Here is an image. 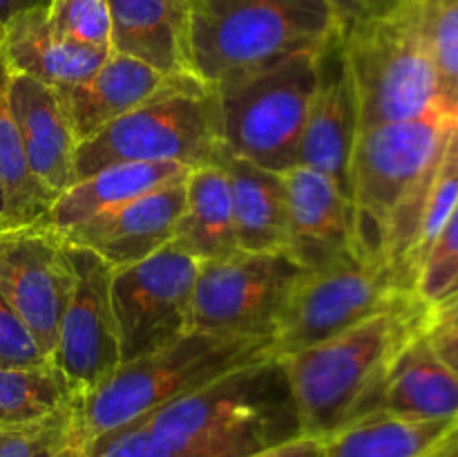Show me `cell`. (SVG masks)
<instances>
[{
	"label": "cell",
	"mask_w": 458,
	"mask_h": 457,
	"mask_svg": "<svg viewBox=\"0 0 458 457\" xmlns=\"http://www.w3.org/2000/svg\"><path fill=\"white\" fill-rule=\"evenodd\" d=\"M3 211H4V200H3V182H0V228H3Z\"/></svg>",
	"instance_id": "60d3db41"
},
{
	"label": "cell",
	"mask_w": 458,
	"mask_h": 457,
	"mask_svg": "<svg viewBox=\"0 0 458 457\" xmlns=\"http://www.w3.org/2000/svg\"><path fill=\"white\" fill-rule=\"evenodd\" d=\"M443 457H458V442L454 444V446H452L450 448V451H447L445 453V455H443Z\"/></svg>",
	"instance_id": "b9f144b4"
},
{
	"label": "cell",
	"mask_w": 458,
	"mask_h": 457,
	"mask_svg": "<svg viewBox=\"0 0 458 457\" xmlns=\"http://www.w3.org/2000/svg\"><path fill=\"white\" fill-rule=\"evenodd\" d=\"M416 294L387 260L349 254L295 280L276 332L277 357L322 343Z\"/></svg>",
	"instance_id": "9c48e42d"
},
{
	"label": "cell",
	"mask_w": 458,
	"mask_h": 457,
	"mask_svg": "<svg viewBox=\"0 0 458 457\" xmlns=\"http://www.w3.org/2000/svg\"><path fill=\"white\" fill-rule=\"evenodd\" d=\"M443 115L458 119V0H416Z\"/></svg>",
	"instance_id": "83f0119b"
},
{
	"label": "cell",
	"mask_w": 458,
	"mask_h": 457,
	"mask_svg": "<svg viewBox=\"0 0 458 457\" xmlns=\"http://www.w3.org/2000/svg\"><path fill=\"white\" fill-rule=\"evenodd\" d=\"M141 421L186 457H246L304 435L280 357L240 367Z\"/></svg>",
	"instance_id": "7a4b0ae2"
},
{
	"label": "cell",
	"mask_w": 458,
	"mask_h": 457,
	"mask_svg": "<svg viewBox=\"0 0 458 457\" xmlns=\"http://www.w3.org/2000/svg\"><path fill=\"white\" fill-rule=\"evenodd\" d=\"M173 3H179V4H188L191 0H173Z\"/></svg>",
	"instance_id": "7bdbcfd3"
},
{
	"label": "cell",
	"mask_w": 458,
	"mask_h": 457,
	"mask_svg": "<svg viewBox=\"0 0 458 457\" xmlns=\"http://www.w3.org/2000/svg\"><path fill=\"white\" fill-rule=\"evenodd\" d=\"M199 264L170 242L150 258L112 272L121 363L159 352L186 334Z\"/></svg>",
	"instance_id": "8fae6325"
},
{
	"label": "cell",
	"mask_w": 458,
	"mask_h": 457,
	"mask_svg": "<svg viewBox=\"0 0 458 457\" xmlns=\"http://www.w3.org/2000/svg\"><path fill=\"white\" fill-rule=\"evenodd\" d=\"M340 34L360 130L443 115L416 0L392 16L358 18Z\"/></svg>",
	"instance_id": "8992f818"
},
{
	"label": "cell",
	"mask_w": 458,
	"mask_h": 457,
	"mask_svg": "<svg viewBox=\"0 0 458 457\" xmlns=\"http://www.w3.org/2000/svg\"><path fill=\"white\" fill-rule=\"evenodd\" d=\"M4 426H7V424H4V421H3V419H0V428H4Z\"/></svg>",
	"instance_id": "ee69618b"
},
{
	"label": "cell",
	"mask_w": 458,
	"mask_h": 457,
	"mask_svg": "<svg viewBox=\"0 0 458 457\" xmlns=\"http://www.w3.org/2000/svg\"><path fill=\"white\" fill-rule=\"evenodd\" d=\"M79 399L54 366L0 367V419L7 426L40 419Z\"/></svg>",
	"instance_id": "4316f807"
},
{
	"label": "cell",
	"mask_w": 458,
	"mask_h": 457,
	"mask_svg": "<svg viewBox=\"0 0 458 457\" xmlns=\"http://www.w3.org/2000/svg\"><path fill=\"white\" fill-rule=\"evenodd\" d=\"M72 287L74 267L61 233L43 222L0 228V296L21 314L49 358Z\"/></svg>",
	"instance_id": "4fadbf2b"
},
{
	"label": "cell",
	"mask_w": 458,
	"mask_h": 457,
	"mask_svg": "<svg viewBox=\"0 0 458 457\" xmlns=\"http://www.w3.org/2000/svg\"><path fill=\"white\" fill-rule=\"evenodd\" d=\"M410 0H362L360 18H385L403 9Z\"/></svg>",
	"instance_id": "8d00e7d4"
},
{
	"label": "cell",
	"mask_w": 458,
	"mask_h": 457,
	"mask_svg": "<svg viewBox=\"0 0 458 457\" xmlns=\"http://www.w3.org/2000/svg\"><path fill=\"white\" fill-rule=\"evenodd\" d=\"M54 366L21 314L0 296V367Z\"/></svg>",
	"instance_id": "d6a6232c"
},
{
	"label": "cell",
	"mask_w": 458,
	"mask_h": 457,
	"mask_svg": "<svg viewBox=\"0 0 458 457\" xmlns=\"http://www.w3.org/2000/svg\"><path fill=\"white\" fill-rule=\"evenodd\" d=\"M173 79L174 76L161 74L159 70L137 58L110 52L106 63L92 76L58 94L65 103L76 142L81 143L146 103Z\"/></svg>",
	"instance_id": "ffe728a7"
},
{
	"label": "cell",
	"mask_w": 458,
	"mask_h": 457,
	"mask_svg": "<svg viewBox=\"0 0 458 457\" xmlns=\"http://www.w3.org/2000/svg\"><path fill=\"white\" fill-rule=\"evenodd\" d=\"M188 177V175H186ZM186 177L134 197L61 233L72 246H83L112 269L137 264L170 245L186 204Z\"/></svg>",
	"instance_id": "5bb4252c"
},
{
	"label": "cell",
	"mask_w": 458,
	"mask_h": 457,
	"mask_svg": "<svg viewBox=\"0 0 458 457\" xmlns=\"http://www.w3.org/2000/svg\"><path fill=\"white\" fill-rule=\"evenodd\" d=\"M9 103L30 170L54 197H58L76 182L79 148L61 94L30 76L12 74Z\"/></svg>",
	"instance_id": "e0dca14e"
},
{
	"label": "cell",
	"mask_w": 458,
	"mask_h": 457,
	"mask_svg": "<svg viewBox=\"0 0 458 457\" xmlns=\"http://www.w3.org/2000/svg\"><path fill=\"white\" fill-rule=\"evenodd\" d=\"M76 406L61 408L40 419L0 428V457H56L76 442Z\"/></svg>",
	"instance_id": "f1b7e54d"
},
{
	"label": "cell",
	"mask_w": 458,
	"mask_h": 457,
	"mask_svg": "<svg viewBox=\"0 0 458 457\" xmlns=\"http://www.w3.org/2000/svg\"><path fill=\"white\" fill-rule=\"evenodd\" d=\"M304 267L286 251H235L204 260L191 300L188 332L276 341L277 323Z\"/></svg>",
	"instance_id": "30bf717a"
},
{
	"label": "cell",
	"mask_w": 458,
	"mask_h": 457,
	"mask_svg": "<svg viewBox=\"0 0 458 457\" xmlns=\"http://www.w3.org/2000/svg\"><path fill=\"white\" fill-rule=\"evenodd\" d=\"M358 130L356 90L338 31L318 52V85L300 142L298 166L327 175L349 195V161Z\"/></svg>",
	"instance_id": "9a60e30c"
},
{
	"label": "cell",
	"mask_w": 458,
	"mask_h": 457,
	"mask_svg": "<svg viewBox=\"0 0 458 457\" xmlns=\"http://www.w3.org/2000/svg\"><path fill=\"white\" fill-rule=\"evenodd\" d=\"M318 52L293 54L215 90L228 152L276 173L298 166L318 85Z\"/></svg>",
	"instance_id": "52a82bcc"
},
{
	"label": "cell",
	"mask_w": 458,
	"mask_h": 457,
	"mask_svg": "<svg viewBox=\"0 0 458 457\" xmlns=\"http://www.w3.org/2000/svg\"><path fill=\"white\" fill-rule=\"evenodd\" d=\"M9 72L3 54L0 27V182H3V228L38 222L56 197L34 177L27 164L22 139L9 103Z\"/></svg>",
	"instance_id": "484cf974"
},
{
	"label": "cell",
	"mask_w": 458,
	"mask_h": 457,
	"mask_svg": "<svg viewBox=\"0 0 458 457\" xmlns=\"http://www.w3.org/2000/svg\"><path fill=\"white\" fill-rule=\"evenodd\" d=\"M447 327H458V289L429 305L428 332L447 330Z\"/></svg>",
	"instance_id": "e575fe53"
},
{
	"label": "cell",
	"mask_w": 458,
	"mask_h": 457,
	"mask_svg": "<svg viewBox=\"0 0 458 457\" xmlns=\"http://www.w3.org/2000/svg\"><path fill=\"white\" fill-rule=\"evenodd\" d=\"M429 303L410 294L358 325L280 357L302 433L325 439L356 419L398 354L428 332Z\"/></svg>",
	"instance_id": "6da1fadb"
},
{
	"label": "cell",
	"mask_w": 458,
	"mask_h": 457,
	"mask_svg": "<svg viewBox=\"0 0 458 457\" xmlns=\"http://www.w3.org/2000/svg\"><path fill=\"white\" fill-rule=\"evenodd\" d=\"M434 349L438 357L450 366V370L458 376V327H447V330L428 332Z\"/></svg>",
	"instance_id": "d590c367"
},
{
	"label": "cell",
	"mask_w": 458,
	"mask_h": 457,
	"mask_svg": "<svg viewBox=\"0 0 458 457\" xmlns=\"http://www.w3.org/2000/svg\"><path fill=\"white\" fill-rule=\"evenodd\" d=\"M83 457H186L177 448L157 437L141 419L130 421L92 439L83 448Z\"/></svg>",
	"instance_id": "1f68e13d"
},
{
	"label": "cell",
	"mask_w": 458,
	"mask_h": 457,
	"mask_svg": "<svg viewBox=\"0 0 458 457\" xmlns=\"http://www.w3.org/2000/svg\"><path fill=\"white\" fill-rule=\"evenodd\" d=\"M52 0H0V27L7 25L13 16L36 7H49Z\"/></svg>",
	"instance_id": "74e56055"
},
{
	"label": "cell",
	"mask_w": 458,
	"mask_h": 457,
	"mask_svg": "<svg viewBox=\"0 0 458 457\" xmlns=\"http://www.w3.org/2000/svg\"><path fill=\"white\" fill-rule=\"evenodd\" d=\"M458 442V417L410 419L371 410L325 437L322 457H443Z\"/></svg>",
	"instance_id": "7402d4cb"
},
{
	"label": "cell",
	"mask_w": 458,
	"mask_h": 457,
	"mask_svg": "<svg viewBox=\"0 0 458 457\" xmlns=\"http://www.w3.org/2000/svg\"><path fill=\"white\" fill-rule=\"evenodd\" d=\"M110 52L56 34L49 25L47 7L27 9L3 27V54L9 72L40 81L56 92L92 76Z\"/></svg>",
	"instance_id": "ac0fdd59"
},
{
	"label": "cell",
	"mask_w": 458,
	"mask_h": 457,
	"mask_svg": "<svg viewBox=\"0 0 458 457\" xmlns=\"http://www.w3.org/2000/svg\"><path fill=\"white\" fill-rule=\"evenodd\" d=\"M458 280V204L450 213L447 222L443 224L441 233L434 240L423 267H420L419 280H416V294L425 303L434 305L452 291Z\"/></svg>",
	"instance_id": "4dcf8cb0"
},
{
	"label": "cell",
	"mask_w": 458,
	"mask_h": 457,
	"mask_svg": "<svg viewBox=\"0 0 458 457\" xmlns=\"http://www.w3.org/2000/svg\"><path fill=\"white\" fill-rule=\"evenodd\" d=\"M322 451H325V439L302 435V437H295L291 442L277 444V446L246 457H322Z\"/></svg>",
	"instance_id": "836d02e7"
},
{
	"label": "cell",
	"mask_w": 458,
	"mask_h": 457,
	"mask_svg": "<svg viewBox=\"0 0 458 457\" xmlns=\"http://www.w3.org/2000/svg\"><path fill=\"white\" fill-rule=\"evenodd\" d=\"M224 151L217 92L192 74H179L146 103L79 143L76 182L128 161L197 168L217 164Z\"/></svg>",
	"instance_id": "5b68a950"
},
{
	"label": "cell",
	"mask_w": 458,
	"mask_h": 457,
	"mask_svg": "<svg viewBox=\"0 0 458 457\" xmlns=\"http://www.w3.org/2000/svg\"><path fill=\"white\" fill-rule=\"evenodd\" d=\"M331 9H334L335 18L340 22V30L352 25L353 21L360 18V9H362V0H327Z\"/></svg>",
	"instance_id": "f35d334b"
},
{
	"label": "cell",
	"mask_w": 458,
	"mask_h": 457,
	"mask_svg": "<svg viewBox=\"0 0 458 457\" xmlns=\"http://www.w3.org/2000/svg\"><path fill=\"white\" fill-rule=\"evenodd\" d=\"M371 410L410 419L458 417V376L438 357L428 332L405 345L360 415Z\"/></svg>",
	"instance_id": "d6986e66"
},
{
	"label": "cell",
	"mask_w": 458,
	"mask_h": 457,
	"mask_svg": "<svg viewBox=\"0 0 458 457\" xmlns=\"http://www.w3.org/2000/svg\"><path fill=\"white\" fill-rule=\"evenodd\" d=\"M276 341L253 336L186 332L159 352L121 363L119 370L76 406V442L137 421L165 403L253 363L276 358Z\"/></svg>",
	"instance_id": "277c9868"
},
{
	"label": "cell",
	"mask_w": 458,
	"mask_h": 457,
	"mask_svg": "<svg viewBox=\"0 0 458 457\" xmlns=\"http://www.w3.org/2000/svg\"><path fill=\"white\" fill-rule=\"evenodd\" d=\"M338 31L327 0H191L188 70L219 90L286 56L318 52Z\"/></svg>",
	"instance_id": "3957f363"
},
{
	"label": "cell",
	"mask_w": 458,
	"mask_h": 457,
	"mask_svg": "<svg viewBox=\"0 0 458 457\" xmlns=\"http://www.w3.org/2000/svg\"><path fill=\"white\" fill-rule=\"evenodd\" d=\"M174 245L197 258H226L240 251L228 177L217 164L191 168L186 177V204L174 227Z\"/></svg>",
	"instance_id": "d4e9b609"
},
{
	"label": "cell",
	"mask_w": 458,
	"mask_h": 457,
	"mask_svg": "<svg viewBox=\"0 0 458 457\" xmlns=\"http://www.w3.org/2000/svg\"><path fill=\"white\" fill-rule=\"evenodd\" d=\"M231 186L235 237L242 251H286V191L282 173L224 151L217 160Z\"/></svg>",
	"instance_id": "cb8c5ba5"
},
{
	"label": "cell",
	"mask_w": 458,
	"mask_h": 457,
	"mask_svg": "<svg viewBox=\"0 0 458 457\" xmlns=\"http://www.w3.org/2000/svg\"><path fill=\"white\" fill-rule=\"evenodd\" d=\"M188 173L191 168L170 161H128V164L106 166L65 188L38 222L56 233H65L67 228L103 211H110L143 193L186 177Z\"/></svg>",
	"instance_id": "603a6c76"
},
{
	"label": "cell",
	"mask_w": 458,
	"mask_h": 457,
	"mask_svg": "<svg viewBox=\"0 0 458 457\" xmlns=\"http://www.w3.org/2000/svg\"><path fill=\"white\" fill-rule=\"evenodd\" d=\"M112 52L137 58L165 76L191 74L186 56L188 4L173 0H107Z\"/></svg>",
	"instance_id": "44dd1931"
},
{
	"label": "cell",
	"mask_w": 458,
	"mask_h": 457,
	"mask_svg": "<svg viewBox=\"0 0 458 457\" xmlns=\"http://www.w3.org/2000/svg\"><path fill=\"white\" fill-rule=\"evenodd\" d=\"M454 289H458V280H456V285H454V287H452V291H454Z\"/></svg>",
	"instance_id": "f6af8a7d"
},
{
	"label": "cell",
	"mask_w": 458,
	"mask_h": 457,
	"mask_svg": "<svg viewBox=\"0 0 458 457\" xmlns=\"http://www.w3.org/2000/svg\"><path fill=\"white\" fill-rule=\"evenodd\" d=\"M286 191V254L304 269H322L356 251L352 197L327 175L307 166L282 173ZM360 255V254H358Z\"/></svg>",
	"instance_id": "2e32d148"
},
{
	"label": "cell",
	"mask_w": 458,
	"mask_h": 457,
	"mask_svg": "<svg viewBox=\"0 0 458 457\" xmlns=\"http://www.w3.org/2000/svg\"><path fill=\"white\" fill-rule=\"evenodd\" d=\"M456 121L432 115L358 133L349 161V197L356 218V251L362 258L387 260L392 218L441 155Z\"/></svg>",
	"instance_id": "ba28073f"
},
{
	"label": "cell",
	"mask_w": 458,
	"mask_h": 457,
	"mask_svg": "<svg viewBox=\"0 0 458 457\" xmlns=\"http://www.w3.org/2000/svg\"><path fill=\"white\" fill-rule=\"evenodd\" d=\"M54 31L89 47H110V9L107 0H52L47 7Z\"/></svg>",
	"instance_id": "f546056e"
},
{
	"label": "cell",
	"mask_w": 458,
	"mask_h": 457,
	"mask_svg": "<svg viewBox=\"0 0 458 457\" xmlns=\"http://www.w3.org/2000/svg\"><path fill=\"white\" fill-rule=\"evenodd\" d=\"M56 457H83V446H81V444H70V446L63 448Z\"/></svg>",
	"instance_id": "ab89813d"
},
{
	"label": "cell",
	"mask_w": 458,
	"mask_h": 457,
	"mask_svg": "<svg viewBox=\"0 0 458 457\" xmlns=\"http://www.w3.org/2000/svg\"><path fill=\"white\" fill-rule=\"evenodd\" d=\"M70 260L74 287L58 325L52 363L83 399L101 388L121 366L119 332L110 298L114 269L83 246L70 245Z\"/></svg>",
	"instance_id": "7c38bea8"
}]
</instances>
